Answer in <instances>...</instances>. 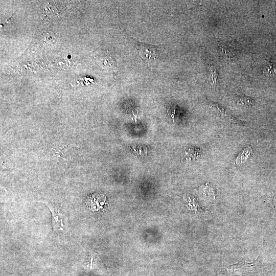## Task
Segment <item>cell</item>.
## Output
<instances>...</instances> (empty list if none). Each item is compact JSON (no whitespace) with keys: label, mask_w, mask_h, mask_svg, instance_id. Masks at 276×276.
<instances>
[{"label":"cell","mask_w":276,"mask_h":276,"mask_svg":"<svg viewBox=\"0 0 276 276\" xmlns=\"http://www.w3.org/2000/svg\"><path fill=\"white\" fill-rule=\"evenodd\" d=\"M257 260L250 263L239 262L225 267L227 276H245L248 273L255 272Z\"/></svg>","instance_id":"1"},{"label":"cell","mask_w":276,"mask_h":276,"mask_svg":"<svg viewBox=\"0 0 276 276\" xmlns=\"http://www.w3.org/2000/svg\"><path fill=\"white\" fill-rule=\"evenodd\" d=\"M136 46L139 56L142 60L150 61L157 58V47L141 42H136Z\"/></svg>","instance_id":"2"},{"label":"cell","mask_w":276,"mask_h":276,"mask_svg":"<svg viewBox=\"0 0 276 276\" xmlns=\"http://www.w3.org/2000/svg\"><path fill=\"white\" fill-rule=\"evenodd\" d=\"M252 149L248 147L241 151L236 158V164L240 166L244 163L251 155Z\"/></svg>","instance_id":"5"},{"label":"cell","mask_w":276,"mask_h":276,"mask_svg":"<svg viewBox=\"0 0 276 276\" xmlns=\"http://www.w3.org/2000/svg\"><path fill=\"white\" fill-rule=\"evenodd\" d=\"M264 276H270V275H264Z\"/></svg>","instance_id":"8"},{"label":"cell","mask_w":276,"mask_h":276,"mask_svg":"<svg viewBox=\"0 0 276 276\" xmlns=\"http://www.w3.org/2000/svg\"><path fill=\"white\" fill-rule=\"evenodd\" d=\"M99 62L102 63L101 66L103 65L106 69H112L114 66V62L112 58L108 51L101 53L97 57Z\"/></svg>","instance_id":"4"},{"label":"cell","mask_w":276,"mask_h":276,"mask_svg":"<svg viewBox=\"0 0 276 276\" xmlns=\"http://www.w3.org/2000/svg\"><path fill=\"white\" fill-rule=\"evenodd\" d=\"M264 73L267 76H276V64L269 62L265 66Z\"/></svg>","instance_id":"7"},{"label":"cell","mask_w":276,"mask_h":276,"mask_svg":"<svg viewBox=\"0 0 276 276\" xmlns=\"http://www.w3.org/2000/svg\"><path fill=\"white\" fill-rule=\"evenodd\" d=\"M52 215V225L55 231H63L65 216L55 207L47 204Z\"/></svg>","instance_id":"3"},{"label":"cell","mask_w":276,"mask_h":276,"mask_svg":"<svg viewBox=\"0 0 276 276\" xmlns=\"http://www.w3.org/2000/svg\"><path fill=\"white\" fill-rule=\"evenodd\" d=\"M207 71L209 83L213 87L217 82L218 76L217 71L215 67L211 64L207 65Z\"/></svg>","instance_id":"6"}]
</instances>
